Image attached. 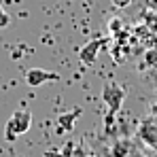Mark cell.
Returning <instances> with one entry per match:
<instances>
[{
    "mask_svg": "<svg viewBox=\"0 0 157 157\" xmlns=\"http://www.w3.org/2000/svg\"><path fill=\"white\" fill-rule=\"evenodd\" d=\"M102 100H104L106 108H108L106 110V117H104V123H106V130H110L113 123H115V115L121 110V106L125 102V89L119 83L108 81L104 87H102Z\"/></svg>",
    "mask_w": 157,
    "mask_h": 157,
    "instance_id": "6da1fadb",
    "label": "cell"
},
{
    "mask_svg": "<svg viewBox=\"0 0 157 157\" xmlns=\"http://www.w3.org/2000/svg\"><path fill=\"white\" fill-rule=\"evenodd\" d=\"M30 128H32V113L26 110V108H19V110H15V113L9 117L6 128H4V138H6L9 142H15L17 136L26 134Z\"/></svg>",
    "mask_w": 157,
    "mask_h": 157,
    "instance_id": "7a4b0ae2",
    "label": "cell"
},
{
    "mask_svg": "<svg viewBox=\"0 0 157 157\" xmlns=\"http://www.w3.org/2000/svg\"><path fill=\"white\" fill-rule=\"evenodd\" d=\"M49 81H59V75L53 70H45V68H30L26 70V83L30 87H40Z\"/></svg>",
    "mask_w": 157,
    "mask_h": 157,
    "instance_id": "3957f363",
    "label": "cell"
},
{
    "mask_svg": "<svg viewBox=\"0 0 157 157\" xmlns=\"http://www.w3.org/2000/svg\"><path fill=\"white\" fill-rule=\"evenodd\" d=\"M102 47H104V38H94V40H89L87 45L81 47V51H78V62H81L83 66H91V64L96 62L98 53L102 51Z\"/></svg>",
    "mask_w": 157,
    "mask_h": 157,
    "instance_id": "277c9868",
    "label": "cell"
},
{
    "mask_svg": "<svg viewBox=\"0 0 157 157\" xmlns=\"http://www.w3.org/2000/svg\"><path fill=\"white\" fill-rule=\"evenodd\" d=\"M78 117H81V108H72L68 113H62L57 117V130L59 132H72V128L77 125Z\"/></svg>",
    "mask_w": 157,
    "mask_h": 157,
    "instance_id": "5b68a950",
    "label": "cell"
},
{
    "mask_svg": "<svg viewBox=\"0 0 157 157\" xmlns=\"http://www.w3.org/2000/svg\"><path fill=\"white\" fill-rule=\"evenodd\" d=\"M9 24H11V15H9V13L2 9V4H0V28H6Z\"/></svg>",
    "mask_w": 157,
    "mask_h": 157,
    "instance_id": "8992f818",
    "label": "cell"
},
{
    "mask_svg": "<svg viewBox=\"0 0 157 157\" xmlns=\"http://www.w3.org/2000/svg\"><path fill=\"white\" fill-rule=\"evenodd\" d=\"M113 2V6H117V9H125V6H130L132 0H110Z\"/></svg>",
    "mask_w": 157,
    "mask_h": 157,
    "instance_id": "52a82bcc",
    "label": "cell"
},
{
    "mask_svg": "<svg viewBox=\"0 0 157 157\" xmlns=\"http://www.w3.org/2000/svg\"><path fill=\"white\" fill-rule=\"evenodd\" d=\"M147 64L157 66V51H149V53H147Z\"/></svg>",
    "mask_w": 157,
    "mask_h": 157,
    "instance_id": "ba28073f",
    "label": "cell"
},
{
    "mask_svg": "<svg viewBox=\"0 0 157 157\" xmlns=\"http://www.w3.org/2000/svg\"><path fill=\"white\" fill-rule=\"evenodd\" d=\"M125 151H128V149H125V144H123V147H121V144H117V147H115V157H125Z\"/></svg>",
    "mask_w": 157,
    "mask_h": 157,
    "instance_id": "9c48e42d",
    "label": "cell"
},
{
    "mask_svg": "<svg viewBox=\"0 0 157 157\" xmlns=\"http://www.w3.org/2000/svg\"><path fill=\"white\" fill-rule=\"evenodd\" d=\"M89 157H94V155H89Z\"/></svg>",
    "mask_w": 157,
    "mask_h": 157,
    "instance_id": "30bf717a",
    "label": "cell"
}]
</instances>
